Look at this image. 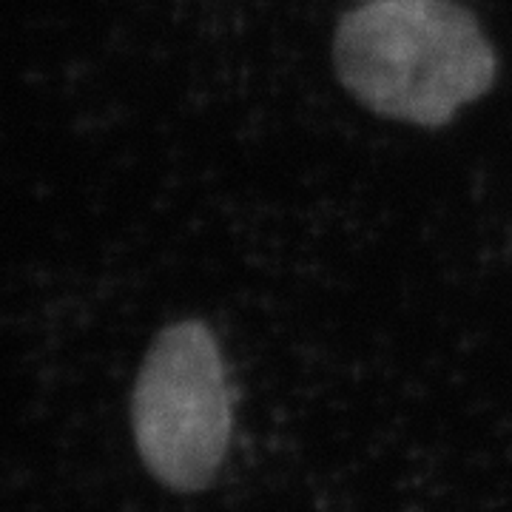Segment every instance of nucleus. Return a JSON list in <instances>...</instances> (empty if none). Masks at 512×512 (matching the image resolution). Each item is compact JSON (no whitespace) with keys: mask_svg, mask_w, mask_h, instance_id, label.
<instances>
[{"mask_svg":"<svg viewBox=\"0 0 512 512\" xmlns=\"http://www.w3.org/2000/svg\"><path fill=\"white\" fill-rule=\"evenodd\" d=\"M359 3H367V0H359Z\"/></svg>","mask_w":512,"mask_h":512,"instance_id":"3","label":"nucleus"},{"mask_svg":"<svg viewBox=\"0 0 512 512\" xmlns=\"http://www.w3.org/2000/svg\"><path fill=\"white\" fill-rule=\"evenodd\" d=\"M131 427L148 473L177 493L205 490L231 447V384L217 336L200 319L157 333L131 393Z\"/></svg>","mask_w":512,"mask_h":512,"instance_id":"2","label":"nucleus"},{"mask_svg":"<svg viewBox=\"0 0 512 512\" xmlns=\"http://www.w3.org/2000/svg\"><path fill=\"white\" fill-rule=\"evenodd\" d=\"M330 60L359 106L421 128L447 126L498 74L484 26L453 0L359 3L336 23Z\"/></svg>","mask_w":512,"mask_h":512,"instance_id":"1","label":"nucleus"}]
</instances>
